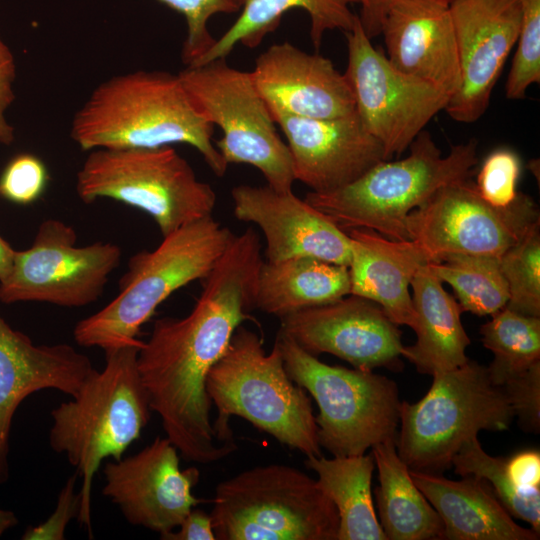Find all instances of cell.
<instances>
[{
    "label": "cell",
    "mask_w": 540,
    "mask_h": 540,
    "mask_svg": "<svg viewBox=\"0 0 540 540\" xmlns=\"http://www.w3.org/2000/svg\"><path fill=\"white\" fill-rule=\"evenodd\" d=\"M244 320L235 299L206 289L187 316L156 320L138 350L137 367L151 410L187 461L210 464L236 450L216 438L206 380Z\"/></svg>",
    "instance_id": "cell-1"
},
{
    "label": "cell",
    "mask_w": 540,
    "mask_h": 540,
    "mask_svg": "<svg viewBox=\"0 0 540 540\" xmlns=\"http://www.w3.org/2000/svg\"><path fill=\"white\" fill-rule=\"evenodd\" d=\"M213 125L192 104L178 74L138 70L101 82L76 111L70 136L84 151L194 147L222 177L228 164L212 142Z\"/></svg>",
    "instance_id": "cell-2"
},
{
    "label": "cell",
    "mask_w": 540,
    "mask_h": 540,
    "mask_svg": "<svg viewBox=\"0 0 540 540\" xmlns=\"http://www.w3.org/2000/svg\"><path fill=\"white\" fill-rule=\"evenodd\" d=\"M139 346L105 350V366L94 369L72 400L51 412L49 444L64 454L82 478L77 521L90 537L94 476L108 457L119 460L148 424L151 407L137 367Z\"/></svg>",
    "instance_id": "cell-3"
},
{
    "label": "cell",
    "mask_w": 540,
    "mask_h": 540,
    "mask_svg": "<svg viewBox=\"0 0 540 540\" xmlns=\"http://www.w3.org/2000/svg\"><path fill=\"white\" fill-rule=\"evenodd\" d=\"M206 389L218 415L216 438L237 447L229 425L238 416L305 456H320L317 425L306 390L288 376L275 341L266 353L261 338L239 326L208 373Z\"/></svg>",
    "instance_id": "cell-4"
},
{
    "label": "cell",
    "mask_w": 540,
    "mask_h": 540,
    "mask_svg": "<svg viewBox=\"0 0 540 540\" xmlns=\"http://www.w3.org/2000/svg\"><path fill=\"white\" fill-rule=\"evenodd\" d=\"M234 235L211 215L163 236L154 250L131 256L119 282V294L75 325L76 343L104 351L126 345L141 347V327L156 308L177 289L204 279Z\"/></svg>",
    "instance_id": "cell-5"
},
{
    "label": "cell",
    "mask_w": 540,
    "mask_h": 540,
    "mask_svg": "<svg viewBox=\"0 0 540 540\" xmlns=\"http://www.w3.org/2000/svg\"><path fill=\"white\" fill-rule=\"evenodd\" d=\"M477 146V140L470 139L443 156L423 130L407 157L381 161L353 182L330 192L310 191L304 200L343 231L365 228L392 240H410L409 213L439 188L469 178L478 162Z\"/></svg>",
    "instance_id": "cell-6"
},
{
    "label": "cell",
    "mask_w": 540,
    "mask_h": 540,
    "mask_svg": "<svg viewBox=\"0 0 540 540\" xmlns=\"http://www.w3.org/2000/svg\"><path fill=\"white\" fill-rule=\"evenodd\" d=\"M514 418L503 387L491 381L487 367L469 359L434 374L416 403L401 402L397 453L410 470L439 474L466 441L481 430H507Z\"/></svg>",
    "instance_id": "cell-7"
},
{
    "label": "cell",
    "mask_w": 540,
    "mask_h": 540,
    "mask_svg": "<svg viewBox=\"0 0 540 540\" xmlns=\"http://www.w3.org/2000/svg\"><path fill=\"white\" fill-rule=\"evenodd\" d=\"M218 540H337L339 516L301 470L269 464L220 482L210 513Z\"/></svg>",
    "instance_id": "cell-8"
},
{
    "label": "cell",
    "mask_w": 540,
    "mask_h": 540,
    "mask_svg": "<svg viewBox=\"0 0 540 540\" xmlns=\"http://www.w3.org/2000/svg\"><path fill=\"white\" fill-rule=\"evenodd\" d=\"M82 202L109 198L150 215L162 236L211 216L216 193L171 145L91 150L76 174Z\"/></svg>",
    "instance_id": "cell-9"
},
{
    "label": "cell",
    "mask_w": 540,
    "mask_h": 540,
    "mask_svg": "<svg viewBox=\"0 0 540 540\" xmlns=\"http://www.w3.org/2000/svg\"><path fill=\"white\" fill-rule=\"evenodd\" d=\"M276 341L288 376L318 405L320 447L336 457L354 456L396 439L402 401L393 380L373 370L323 363L281 331Z\"/></svg>",
    "instance_id": "cell-10"
},
{
    "label": "cell",
    "mask_w": 540,
    "mask_h": 540,
    "mask_svg": "<svg viewBox=\"0 0 540 540\" xmlns=\"http://www.w3.org/2000/svg\"><path fill=\"white\" fill-rule=\"evenodd\" d=\"M178 76L200 115L222 130L216 148L226 163L249 164L273 189L292 191L296 180L289 148L250 72L229 66L226 58H217L186 66Z\"/></svg>",
    "instance_id": "cell-11"
},
{
    "label": "cell",
    "mask_w": 540,
    "mask_h": 540,
    "mask_svg": "<svg viewBox=\"0 0 540 540\" xmlns=\"http://www.w3.org/2000/svg\"><path fill=\"white\" fill-rule=\"evenodd\" d=\"M537 225L539 208L529 195L518 192L511 204L496 207L469 178L439 188L406 219L409 239L430 263L450 255L500 258Z\"/></svg>",
    "instance_id": "cell-12"
},
{
    "label": "cell",
    "mask_w": 540,
    "mask_h": 540,
    "mask_svg": "<svg viewBox=\"0 0 540 540\" xmlns=\"http://www.w3.org/2000/svg\"><path fill=\"white\" fill-rule=\"evenodd\" d=\"M348 62L344 76L363 128L383 148L385 159L401 155L449 96L431 84L397 70L368 38L357 17L344 32Z\"/></svg>",
    "instance_id": "cell-13"
},
{
    "label": "cell",
    "mask_w": 540,
    "mask_h": 540,
    "mask_svg": "<svg viewBox=\"0 0 540 540\" xmlns=\"http://www.w3.org/2000/svg\"><path fill=\"white\" fill-rule=\"evenodd\" d=\"M76 243L71 225L58 219L43 221L31 247L16 251L10 275L0 282V301L62 307L94 303L119 266L121 249L110 242Z\"/></svg>",
    "instance_id": "cell-14"
},
{
    "label": "cell",
    "mask_w": 540,
    "mask_h": 540,
    "mask_svg": "<svg viewBox=\"0 0 540 540\" xmlns=\"http://www.w3.org/2000/svg\"><path fill=\"white\" fill-rule=\"evenodd\" d=\"M103 474L102 493L126 521L160 536L177 528L203 502L192 493L199 470L180 469L178 450L167 437H156L132 456L108 461Z\"/></svg>",
    "instance_id": "cell-15"
},
{
    "label": "cell",
    "mask_w": 540,
    "mask_h": 540,
    "mask_svg": "<svg viewBox=\"0 0 540 540\" xmlns=\"http://www.w3.org/2000/svg\"><path fill=\"white\" fill-rule=\"evenodd\" d=\"M280 320L279 331L314 356L332 354L364 370L384 367L398 371L403 367L398 325L368 299L350 294Z\"/></svg>",
    "instance_id": "cell-16"
},
{
    "label": "cell",
    "mask_w": 540,
    "mask_h": 540,
    "mask_svg": "<svg viewBox=\"0 0 540 540\" xmlns=\"http://www.w3.org/2000/svg\"><path fill=\"white\" fill-rule=\"evenodd\" d=\"M456 36L460 84L445 111L473 123L486 112L493 88L518 37L520 0H454L449 3Z\"/></svg>",
    "instance_id": "cell-17"
},
{
    "label": "cell",
    "mask_w": 540,
    "mask_h": 540,
    "mask_svg": "<svg viewBox=\"0 0 540 540\" xmlns=\"http://www.w3.org/2000/svg\"><path fill=\"white\" fill-rule=\"evenodd\" d=\"M268 108L286 136L295 180L313 192L341 188L386 160L382 146L363 128L356 113L319 119Z\"/></svg>",
    "instance_id": "cell-18"
},
{
    "label": "cell",
    "mask_w": 540,
    "mask_h": 540,
    "mask_svg": "<svg viewBox=\"0 0 540 540\" xmlns=\"http://www.w3.org/2000/svg\"><path fill=\"white\" fill-rule=\"evenodd\" d=\"M234 215L256 224L266 240V261L312 257L333 264L350 262L345 231L292 191L269 185H238L231 190Z\"/></svg>",
    "instance_id": "cell-19"
},
{
    "label": "cell",
    "mask_w": 540,
    "mask_h": 540,
    "mask_svg": "<svg viewBox=\"0 0 540 540\" xmlns=\"http://www.w3.org/2000/svg\"><path fill=\"white\" fill-rule=\"evenodd\" d=\"M93 370L88 356L73 346L35 345L0 315V485L9 478L10 431L21 402L44 389L74 397Z\"/></svg>",
    "instance_id": "cell-20"
},
{
    "label": "cell",
    "mask_w": 540,
    "mask_h": 540,
    "mask_svg": "<svg viewBox=\"0 0 540 540\" xmlns=\"http://www.w3.org/2000/svg\"><path fill=\"white\" fill-rule=\"evenodd\" d=\"M250 74L267 105L290 114L332 119L355 113L350 86L331 60L289 42L268 47Z\"/></svg>",
    "instance_id": "cell-21"
},
{
    "label": "cell",
    "mask_w": 540,
    "mask_h": 540,
    "mask_svg": "<svg viewBox=\"0 0 540 540\" xmlns=\"http://www.w3.org/2000/svg\"><path fill=\"white\" fill-rule=\"evenodd\" d=\"M387 59L449 98L460 84L457 43L445 0H395L381 25Z\"/></svg>",
    "instance_id": "cell-22"
},
{
    "label": "cell",
    "mask_w": 540,
    "mask_h": 540,
    "mask_svg": "<svg viewBox=\"0 0 540 540\" xmlns=\"http://www.w3.org/2000/svg\"><path fill=\"white\" fill-rule=\"evenodd\" d=\"M350 242V294L378 304L396 325L415 329L416 313L409 286L429 260L412 240L389 239L376 231H345Z\"/></svg>",
    "instance_id": "cell-23"
},
{
    "label": "cell",
    "mask_w": 540,
    "mask_h": 540,
    "mask_svg": "<svg viewBox=\"0 0 540 540\" xmlns=\"http://www.w3.org/2000/svg\"><path fill=\"white\" fill-rule=\"evenodd\" d=\"M412 479L440 516L448 540H536L533 529L518 525L489 483L474 476L459 481L410 470Z\"/></svg>",
    "instance_id": "cell-24"
},
{
    "label": "cell",
    "mask_w": 540,
    "mask_h": 540,
    "mask_svg": "<svg viewBox=\"0 0 540 540\" xmlns=\"http://www.w3.org/2000/svg\"><path fill=\"white\" fill-rule=\"evenodd\" d=\"M412 301L416 313V342L403 347L407 358L423 374L448 371L469 360L466 348L470 339L462 325L459 303L448 294L429 265L413 276Z\"/></svg>",
    "instance_id": "cell-25"
},
{
    "label": "cell",
    "mask_w": 540,
    "mask_h": 540,
    "mask_svg": "<svg viewBox=\"0 0 540 540\" xmlns=\"http://www.w3.org/2000/svg\"><path fill=\"white\" fill-rule=\"evenodd\" d=\"M345 265L312 257L263 261L258 272L254 308L279 318L350 295Z\"/></svg>",
    "instance_id": "cell-26"
},
{
    "label": "cell",
    "mask_w": 540,
    "mask_h": 540,
    "mask_svg": "<svg viewBox=\"0 0 540 540\" xmlns=\"http://www.w3.org/2000/svg\"><path fill=\"white\" fill-rule=\"evenodd\" d=\"M396 439L372 446L379 486L375 498L379 523L387 540L443 539L442 520L414 483L397 453Z\"/></svg>",
    "instance_id": "cell-27"
},
{
    "label": "cell",
    "mask_w": 540,
    "mask_h": 540,
    "mask_svg": "<svg viewBox=\"0 0 540 540\" xmlns=\"http://www.w3.org/2000/svg\"><path fill=\"white\" fill-rule=\"evenodd\" d=\"M241 13L213 46L189 66H199L217 58H226L237 44L248 48L260 45L264 37L277 29L283 14L294 8L310 17V38L319 49L327 31H350L358 15L350 5L358 0H239Z\"/></svg>",
    "instance_id": "cell-28"
},
{
    "label": "cell",
    "mask_w": 540,
    "mask_h": 540,
    "mask_svg": "<svg viewBox=\"0 0 540 540\" xmlns=\"http://www.w3.org/2000/svg\"><path fill=\"white\" fill-rule=\"evenodd\" d=\"M306 466L334 503L339 516L337 540H387L376 517L371 481L375 468L372 454L309 456Z\"/></svg>",
    "instance_id": "cell-29"
},
{
    "label": "cell",
    "mask_w": 540,
    "mask_h": 540,
    "mask_svg": "<svg viewBox=\"0 0 540 540\" xmlns=\"http://www.w3.org/2000/svg\"><path fill=\"white\" fill-rule=\"evenodd\" d=\"M480 327L483 345L493 353L487 367L497 386L540 362V317L527 316L506 307Z\"/></svg>",
    "instance_id": "cell-30"
},
{
    "label": "cell",
    "mask_w": 540,
    "mask_h": 540,
    "mask_svg": "<svg viewBox=\"0 0 540 540\" xmlns=\"http://www.w3.org/2000/svg\"><path fill=\"white\" fill-rule=\"evenodd\" d=\"M428 265L441 282L453 288L463 311L492 315L509 300L507 282L497 257L450 255Z\"/></svg>",
    "instance_id": "cell-31"
},
{
    "label": "cell",
    "mask_w": 540,
    "mask_h": 540,
    "mask_svg": "<svg viewBox=\"0 0 540 540\" xmlns=\"http://www.w3.org/2000/svg\"><path fill=\"white\" fill-rule=\"evenodd\" d=\"M507 458L493 457L482 448L478 437L466 441L452 459L455 473L486 480L498 499L514 517L540 532V488L525 490L511 480Z\"/></svg>",
    "instance_id": "cell-32"
},
{
    "label": "cell",
    "mask_w": 540,
    "mask_h": 540,
    "mask_svg": "<svg viewBox=\"0 0 540 540\" xmlns=\"http://www.w3.org/2000/svg\"><path fill=\"white\" fill-rule=\"evenodd\" d=\"M499 263L509 291L505 307L540 317V225L506 251Z\"/></svg>",
    "instance_id": "cell-33"
},
{
    "label": "cell",
    "mask_w": 540,
    "mask_h": 540,
    "mask_svg": "<svg viewBox=\"0 0 540 540\" xmlns=\"http://www.w3.org/2000/svg\"><path fill=\"white\" fill-rule=\"evenodd\" d=\"M520 2L517 48L505 85V94L510 100L524 99L527 89L540 83V0Z\"/></svg>",
    "instance_id": "cell-34"
},
{
    "label": "cell",
    "mask_w": 540,
    "mask_h": 540,
    "mask_svg": "<svg viewBox=\"0 0 540 540\" xmlns=\"http://www.w3.org/2000/svg\"><path fill=\"white\" fill-rule=\"evenodd\" d=\"M183 15L187 35L183 43L182 62L189 66L215 43L208 22L216 14H232L241 9L239 0H158Z\"/></svg>",
    "instance_id": "cell-35"
},
{
    "label": "cell",
    "mask_w": 540,
    "mask_h": 540,
    "mask_svg": "<svg viewBox=\"0 0 540 540\" xmlns=\"http://www.w3.org/2000/svg\"><path fill=\"white\" fill-rule=\"evenodd\" d=\"M521 161L512 150L501 148L484 160L476 179L481 197L496 207H506L516 198Z\"/></svg>",
    "instance_id": "cell-36"
},
{
    "label": "cell",
    "mask_w": 540,
    "mask_h": 540,
    "mask_svg": "<svg viewBox=\"0 0 540 540\" xmlns=\"http://www.w3.org/2000/svg\"><path fill=\"white\" fill-rule=\"evenodd\" d=\"M47 182V169L39 157L29 153L18 154L1 173L0 196L16 204L28 205L43 194Z\"/></svg>",
    "instance_id": "cell-37"
},
{
    "label": "cell",
    "mask_w": 540,
    "mask_h": 540,
    "mask_svg": "<svg viewBox=\"0 0 540 540\" xmlns=\"http://www.w3.org/2000/svg\"><path fill=\"white\" fill-rule=\"evenodd\" d=\"M502 387L521 429L526 433H539L540 362L510 378Z\"/></svg>",
    "instance_id": "cell-38"
},
{
    "label": "cell",
    "mask_w": 540,
    "mask_h": 540,
    "mask_svg": "<svg viewBox=\"0 0 540 540\" xmlns=\"http://www.w3.org/2000/svg\"><path fill=\"white\" fill-rule=\"evenodd\" d=\"M78 474L71 475L61 489L57 505L50 517L40 525L28 527L23 533L22 540H63L69 522L79 517L81 496L76 492Z\"/></svg>",
    "instance_id": "cell-39"
},
{
    "label": "cell",
    "mask_w": 540,
    "mask_h": 540,
    "mask_svg": "<svg viewBox=\"0 0 540 540\" xmlns=\"http://www.w3.org/2000/svg\"><path fill=\"white\" fill-rule=\"evenodd\" d=\"M15 78L14 55L0 37V144L6 146L15 140V129L6 118V111L15 100L13 89Z\"/></svg>",
    "instance_id": "cell-40"
},
{
    "label": "cell",
    "mask_w": 540,
    "mask_h": 540,
    "mask_svg": "<svg viewBox=\"0 0 540 540\" xmlns=\"http://www.w3.org/2000/svg\"><path fill=\"white\" fill-rule=\"evenodd\" d=\"M506 468L513 483L519 488H540V453L536 450L519 452L507 458Z\"/></svg>",
    "instance_id": "cell-41"
},
{
    "label": "cell",
    "mask_w": 540,
    "mask_h": 540,
    "mask_svg": "<svg viewBox=\"0 0 540 540\" xmlns=\"http://www.w3.org/2000/svg\"><path fill=\"white\" fill-rule=\"evenodd\" d=\"M178 531L160 536L164 540H216L211 515L195 507L186 515Z\"/></svg>",
    "instance_id": "cell-42"
},
{
    "label": "cell",
    "mask_w": 540,
    "mask_h": 540,
    "mask_svg": "<svg viewBox=\"0 0 540 540\" xmlns=\"http://www.w3.org/2000/svg\"><path fill=\"white\" fill-rule=\"evenodd\" d=\"M395 0H358L361 6L359 17L362 28L368 38L381 33V25L390 6Z\"/></svg>",
    "instance_id": "cell-43"
},
{
    "label": "cell",
    "mask_w": 540,
    "mask_h": 540,
    "mask_svg": "<svg viewBox=\"0 0 540 540\" xmlns=\"http://www.w3.org/2000/svg\"><path fill=\"white\" fill-rule=\"evenodd\" d=\"M16 251L0 235V282L5 281L10 275Z\"/></svg>",
    "instance_id": "cell-44"
},
{
    "label": "cell",
    "mask_w": 540,
    "mask_h": 540,
    "mask_svg": "<svg viewBox=\"0 0 540 540\" xmlns=\"http://www.w3.org/2000/svg\"><path fill=\"white\" fill-rule=\"evenodd\" d=\"M18 524V518L13 511L0 509V537Z\"/></svg>",
    "instance_id": "cell-45"
},
{
    "label": "cell",
    "mask_w": 540,
    "mask_h": 540,
    "mask_svg": "<svg viewBox=\"0 0 540 540\" xmlns=\"http://www.w3.org/2000/svg\"><path fill=\"white\" fill-rule=\"evenodd\" d=\"M445 1L448 2V3H450V2H452V1H454V0H445Z\"/></svg>",
    "instance_id": "cell-46"
}]
</instances>
